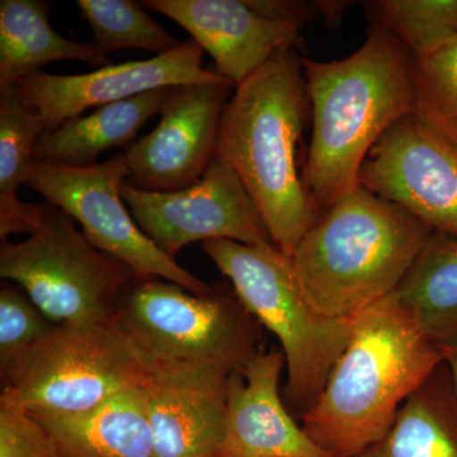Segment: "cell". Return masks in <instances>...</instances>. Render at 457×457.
I'll return each instance as SVG.
<instances>
[{"label":"cell","mask_w":457,"mask_h":457,"mask_svg":"<svg viewBox=\"0 0 457 457\" xmlns=\"http://www.w3.org/2000/svg\"><path fill=\"white\" fill-rule=\"evenodd\" d=\"M153 371L111 326H57L2 384L35 417L86 413Z\"/></svg>","instance_id":"8"},{"label":"cell","mask_w":457,"mask_h":457,"mask_svg":"<svg viewBox=\"0 0 457 457\" xmlns=\"http://www.w3.org/2000/svg\"><path fill=\"white\" fill-rule=\"evenodd\" d=\"M51 2H0V92L16 88L20 80L60 60H78L97 68L110 59L90 42L66 40L50 25Z\"/></svg>","instance_id":"19"},{"label":"cell","mask_w":457,"mask_h":457,"mask_svg":"<svg viewBox=\"0 0 457 457\" xmlns=\"http://www.w3.org/2000/svg\"><path fill=\"white\" fill-rule=\"evenodd\" d=\"M173 87L150 90L106 106L88 116L75 117L56 130L42 135L36 146L38 163L90 167L96 158L113 147L130 149L137 132L153 116L161 114Z\"/></svg>","instance_id":"18"},{"label":"cell","mask_w":457,"mask_h":457,"mask_svg":"<svg viewBox=\"0 0 457 457\" xmlns=\"http://www.w3.org/2000/svg\"><path fill=\"white\" fill-rule=\"evenodd\" d=\"M228 376L216 370L153 372L144 393L155 457H218Z\"/></svg>","instance_id":"16"},{"label":"cell","mask_w":457,"mask_h":457,"mask_svg":"<svg viewBox=\"0 0 457 457\" xmlns=\"http://www.w3.org/2000/svg\"><path fill=\"white\" fill-rule=\"evenodd\" d=\"M359 182L437 233L457 237V144L416 113L400 120L375 144Z\"/></svg>","instance_id":"11"},{"label":"cell","mask_w":457,"mask_h":457,"mask_svg":"<svg viewBox=\"0 0 457 457\" xmlns=\"http://www.w3.org/2000/svg\"><path fill=\"white\" fill-rule=\"evenodd\" d=\"M414 113L457 144V42L414 60Z\"/></svg>","instance_id":"25"},{"label":"cell","mask_w":457,"mask_h":457,"mask_svg":"<svg viewBox=\"0 0 457 457\" xmlns=\"http://www.w3.org/2000/svg\"><path fill=\"white\" fill-rule=\"evenodd\" d=\"M440 345L442 353H444L445 362L450 370L451 378H453V386L457 394V336L450 341L442 343Z\"/></svg>","instance_id":"30"},{"label":"cell","mask_w":457,"mask_h":457,"mask_svg":"<svg viewBox=\"0 0 457 457\" xmlns=\"http://www.w3.org/2000/svg\"><path fill=\"white\" fill-rule=\"evenodd\" d=\"M0 457H66L49 431L8 390L0 394Z\"/></svg>","instance_id":"27"},{"label":"cell","mask_w":457,"mask_h":457,"mask_svg":"<svg viewBox=\"0 0 457 457\" xmlns=\"http://www.w3.org/2000/svg\"><path fill=\"white\" fill-rule=\"evenodd\" d=\"M78 8L92 29L90 44L101 53L137 49L165 55L182 42L147 16L141 3L132 0H77Z\"/></svg>","instance_id":"24"},{"label":"cell","mask_w":457,"mask_h":457,"mask_svg":"<svg viewBox=\"0 0 457 457\" xmlns=\"http://www.w3.org/2000/svg\"><path fill=\"white\" fill-rule=\"evenodd\" d=\"M351 5L352 2H345V0H317L319 14L329 26L338 25L343 13Z\"/></svg>","instance_id":"29"},{"label":"cell","mask_w":457,"mask_h":457,"mask_svg":"<svg viewBox=\"0 0 457 457\" xmlns=\"http://www.w3.org/2000/svg\"><path fill=\"white\" fill-rule=\"evenodd\" d=\"M396 295L433 342L455 338L457 237L435 231Z\"/></svg>","instance_id":"22"},{"label":"cell","mask_w":457,"mask_h":457,"mask_svg":"<svg viewBox=\"0 0 457 457\" xmlns=\"http://www.w3.org/2000/svg\"><path fill=\"white\" fill-rule=\"evenodd\" d=\"M121 197L143 233L171 260L186 245L209 240L273 245L269 228L245 186L218 158L203 179L191 187L153 192L123 182Z\"/></svg>","instance_id":"10"},{"label":"cell","mask_w":457,"mask_h":457,"mask_svg":"<svg viewBox=\"0 0 457 457\" xmlns=\"http://www.w3.org/2000/svg\"><path fill=\"white\" fill-rule=\"evenodd\" d=\"M311 117L303 56L279 50L237 86L224 108L216 158L230 167L290 257L320 218L303 180L302 144Z\"/></svg>","instance_id":"2"},{"label":"cell","mask_w":457,"mask_h":457,"mask_svg":"<svg viewBox=\"0 0 457 457\" xmlns=\"http://www.w3.org/2000/svg\"><path fill=\"white\" fill-rule=\"evenodd\" d=\"M204 53L191 38L165 55L110 64L92 73L54 75L37 71L20 80L16 89L27 106L41 114L47 131H53L90 107L106 106L150 90L183 84L230 82L203 68Z\"/></svg>","instance_id":"13"},{"label":"cell","mask_w":457,"mask_h":457,"mask_svg":"<svg viewBox=\"0 0 457 457\" xmlns=\"http://www.w3.org/2000/svg\"><path fill=\"white\" fill-rule=\"evenodd\" d=\"M433 233L407 210L359 185L321 213L290 260L318 312L352 320L398 291Z\"/></svg>","instance_id":"4"},{"label":"cell","mask_w":457,"mask_h":457,"mask_svg":"<svg viewBox=\"0 0 457 457\" xmlns=\"http://www.w3.org/2000/svg\"><path fill=\"white\" fill-rule=\"evenodd\" d=\"M144 386L77 416L33 417L66 457H155Z\"/></svg>","instance_id":"17"},{"label":"cell","mask_w":457,"mask_h":457,"mask_svg":"<svg viewBox=\"0 0 457 457\" xmlns=\"http://www.w3.org/2000/svg\"><path fill=\"white\" fill-rule=\"evenodd\" d=\"M192 36L215 62V73L239 86L279 50H300L302 31L270 22L245 0H144Z\"/></svg>","instance_id":"15"},{"label":"cell","mask_w":457,"mask_h":457,"mask_svg":"<svg viewBox=\"0 0 457 457\" xmlns=\"http://www.w3.org/2000/svg\"><path fill=\"white\" fill-rule=\"evenodd\" d=\"M231 82L183 84L171 88L161 121L122 153L128 185L153 192H176L200 182L216 158Z\"/></svg>","instance_id":"12"},{"label":"cell","mask_w":457,"mask_h":457,"mask_svg":"<svg viewBox=\"0 0 457 457\" xmlns=\"http://www.w3.org/2000/svg\"><path fill=\"white\" fill-rule=\"evenodd\" d=\"M440 345L393 294L352 319L347 347L300 420L330 457H356L392 428L405 400L444 362Z\"/></svg>","instance_id":"3"},{"label":"cell","mask_w":457,"mask_h":457,"mask_svg":"<svg viewBox=\"0 0 457 457\" xmlns=\"http://www.w3.org/2000/svg\"><path fill=\"white\" fill-rule=\"evenodd\" d=\"M285 369L284 352L260 350L228 376L227 425L218 457H330L285 404Z\"/></svg>","instance_id":"14"},{"label":"cell","mask_w":457,"mask_h":457,"mask_svg":"<svg viewBox=\"0 0 457 457\" xmlns=\"http://www.w3.org/2000/svg\"><path fill=\"white\" fill-rule=\"evenodd\" d=\"M312 140L303 180L318 212L360 185V170L385 132L414 113V57L384 27H370L356 53L337 62L303 56Z\"/></svg>","instance_id":"1"},{"label":"cell","mask_w":457,"mask_h":457,"mask_svg":"<svg viewBox=\"0 0 457 457\" xmlns=\"http://www.w3.org/2000/svg\"><path fill=\"white\" fill-rule=\"evenodd\" d=\"M365 8L372 23L395 35L414 60L457 42V0H374Z\"/></svg>","instance_id":"23"},{"label":"cell","mask_w":457,"mask_h":457,"mask_svg":"<svg viewBox=\"0 0 457 457\" xmlns=\"http://www.w3.org/2000/svg\"><path fill=\"white\" fill-rule=\"evenodd\" d=\"M356 457H457V394L445 361L405 400L386 435Z\"/></svg>","instance_id":"20"},{"label":"cell","mask_w":457,"mask_h":457,"mask_svg":"<svg viewBox=\"0 0 457 457\" xmlns=\"http://www.w3.org/2000/svg\"><path fill=\"white\" fill-rule=\"evenodd\" d=\"M41 207L40 227L29 239L3 240L0 278L20 286L56 326H110L137 275L96 248L68 213Z\"/></svg>","instance_id":"7"},{"label":"cell","mask_w":457,"mask_h":457,"mask_svg":"<svg viewBox=\"0 0 457 457\" xmlns=\"http://www.w3.org/2000/svg\"><path fill=\"white\" fill-rule=\"evenodd\" d=\"M154 371L231 375L260 351L261 324L234 288L195 295L167 279H135L110 324Z\"/></svg>","instance_id":"5"},{"label":"cell","mask_w":457,"mask_h":457,"mask_svg":"<svg viewBox=\"0 0 457 457\" xmlns=\"http://www.w3.org/2000/svg\"><path fill=\"white\" fill-rule=\"evenodd\" d=\"M246 4L255 13L270 22L293 26L302 31L303 26L320 18L317 2L300 0H245Z\"/></svg>","instance_id":"28"},{"label":"cell","mask_w":457,"mask_h":457,"mask_svg":"<svg viewBox=\"0 0 457 457\" xmlns=\"http://www.w3.org/2000/svg\"><path fill=\"white\" fill-rule=\"evenodd\" d=\"M203 249L246 311L278 339L287 372L282 396L293 416L302 418L347 347L352 320L318 312L303 293L290 257L275 245L216 239L203 243Z\"/></svg>","instance_id":"6"},{"label":"cell","mask_w":457,"mask_h":457,"mask_svg":"<svg viewBox=\"0 0 457 457\" xmlns=\"http://www.w3.org/2000/svg\"><path fill=\"white\" fill-rule=\"evenodd\" d=\"M129 176L123 154L90 167L35 162L26 185L79 222L96 248L130 266L137 279L163 278L195 295L210 293L212 286L165 255L128 212L121 186Z\"/></svg>","instance_id":"9"},{"label":"cell","mask_w":457,"mask_h":457,"mask_svg":"<svg viewBox=\"0 0 457 457\" xmlns=\"http://www.w3.org/2000/svg\"><path fill=\"white\" fill-rule=\"evenodd\" d=\"M53 323L11 285L0 288V378L2 384L27 354L53 333Z\"/></svg>","instance_id":"26"},{"label":"cell","mask_w":457,"mask_h":457,"mask_svg":"<svg viewBox=\"0 0 457 457\" xmlns=\"http://www.w3.org/2000/svg\"><path fill=\"white\" fill-rule=\"evenodd\" d=\"M46 123L38 111L27 106L17 89L0 92V237L31 236L40 227L41 204L22 203L17 191L26 185L35 152Z\"/></svg>","instance_id":"21"}]
</instances>
